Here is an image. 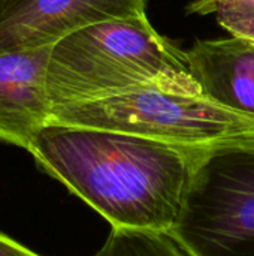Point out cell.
I'll list each match as a JSON object with an SVG mask.
<instances>
[{
  "instance_id": "ba28073f",
  "label": "cell",
  "mask_w": 254,
  "mask_h": 256,
  "mask_svg": "<svg viewBox=\"0 0 254 256\" xmlns=\"http://www.w3.org/2000/svg\"><path fill=\"white\" fill-rule=\"evenodd\" d=\"M94 256H192L171 232L112 230Z\"/></svg>"
},
{
  "instance_id": "7a4b0ae2",
  "label": "cell",
  "mask_w": 254,
  "mask_h": 256,
  "mask_svg": "<svg viewBox=\"0 0 254 256\" xmlns=\"http://www.w3.org/2000/svg\"><path fill=\"white\" fill-rule=\"evenodd\" d=\"M46 86L51 117L144 86L202 93L187 51L162 36L147 15L103 21L61 39L51 48Z\"/></svg>"
},
{
  "instance_id": "277c9868",
  "label": "cell",
  "mask_w": 254,
  "mask_h": 256,
  "mask_svg": "<svg viewBox=\"0 0 254 256\" xmlns=\"http://www.w3.org/2000/svg\"><path fill=\"white\" fill-rule=\"evenodd\" d=\"M171 234L192 256H254V140L208 150Z\"/></svg>"
},
{
  "instance_id": "6da1fadb",
  "label": "cell",
  "mask_w": 254,
  "mask_h": 256,
  "mask_svg": "<svg viewBox=\"0 0 254 256\" xmlns=\"http://www.w3.org/2000/svg\"><path fill=\"white\" fill-rule=\"evenodd\" d=\"M211 148L48 124L28 153L42 171L102 214L112 230L171 232L193 174Z\"/></svg>"
},
{
  "instance_id": "9c48e42d",
  "label": "cell",
  "mask_w": 254,
  "mask_h": 256,
  "mask_svg": "<svg viewBox=\"0 0 254 256\" xmlns=\"http://www.w3.org/2000/svg\"><path fill=\"white\" fill-rule=\"evenodd\" d=\"M0 256H40L27 249L21 243L12 240L6 234L0 232Z\"/></svg>"
},
{
  "instance_id": "3957f363",
  "label": "cell",
  "mask_w": 254,
  "mask_h": 256,
  "mask_svg": "<svg viewBox=\"0 0 254 256\" xmlns=\"http://www.w3.org/2000/svg\"><path fill=\"white\" fill-rule=\"evenodd\" d=\"M49 124L126 132L189 147L254 140V117L232 111L204 93L162 86H144L58 110Z\"/></svg>"
},
{
  "instance_id": "52a82bcc",
  "label": "cell",
  "mask_w": 254,
  "mask_h": 256,
  "mask_svg": "<svg viewBox=\"0 0 254 256\" xmlns=\"http://www.w3.org/2000/svg\"><path fill=\"white\" fill-rule=\"evenodd\" d=\"M189 68L211 100L254 117V42L199 39L187 51Z\"/></svg>"
},
{
  "instance_id": "5b68a950",
  "label": "cell",
  "mask_w": 254,
  "mask_h": 256,
  "mask_svg": "<svg viewBox=\"0 0 254 256\" xmlns=\"http://www.w3.org/2000/svg\"><path fill=\"white\" fill-rule=\"evenodd\" d=\"M147 15V0H0V54L52 48L109 20Z\"/></svg>"
},
{
  "instance_id": "8992f818",
  "label": "cell",
  "mask_w": 254,
  "mask_h": 256,
  "mask_svg": "<svg viewBox=\"0 0 254 256\" xmlns=\"http://www.w3.org/2000/svg\"><path fill=\"white\" fill-rule=\"evenodd\" d=\"M51 48L0 54V141L28 152L51 123L46 72Z\"/></svg>"
}]
</instances>
